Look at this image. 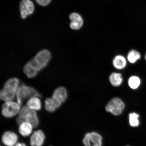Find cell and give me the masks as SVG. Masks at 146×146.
<instances>
[{"label": "cell", "mask_w": 146, "mask_h": 146, "mask_svg": "<svg viewBox=\"0 0 146 146\" xmlns=\"http://www.w3.org/2000/svg\"><path fill=\"white\" fill-rule=\"evenodd\" d=\"M51 58V53L48 50L43 49L39 51L25 64L23 69L24 73L29 78L35 77L48 65Z\"/></svg>", "instance_id": "obj_1"}, {"label": "cell", "mask_w": 146, "mask_h": 146, "mask_svg": "<svg viewBox=\"0 0 146 146\" xmlns=\"http://www.w3.org/2000/svg\"><path fill=\"white\" fill-rule=\"evenodd\" d=\"M19 85L17 78H12L7 80L0 91L1 99L4 102L14 100Z\"/></svg>", "instance_id": "obj_2"}, {"label": "cell", "mask_w": 146, "mask_h": 146, "mask_svg": "<svg viewBox=\"0 0 146 146\" xmlns=\"http://www.w3.org/2000/svg\"><path fill=\"white\" fill-rule=\"evenodd\" d=\"M16 121L18 125L24 121L28 122L34 128L38 126L39 122L36 111L29 109L26 106L21 107Z\"/></svg>", "instance_id": "obj_3"}, {"label": "cell", "mask_w": 146, "mask_h": 146, "mask_svg": "<svg viewBox=\"0 0 146 146\" xmlns=\"http://www.w3.org/2000/svg\"><path fill=\"white\" fill-rule=\"evenodd\" d=\"M33 96L40 98L41 95L33 88L27 86L24 84L20 85L18 87L16 94L17 102L21 106L23 102L25 100Z\"/></svg>", "instance_id": "obj_4"}, {"label": "cell", "mask_w": 146, "mask_h": 146, "mask_svg": "<svg viewBox=\"0 0 146 146\" xmlns=\"http://www.w3.org/2000/svg\"><path fill=\"white\" fill-rule=\"evenodd\" d=\"M21 106L14 100L4 102L2 106L1 113L7 118H11L18 115Z\"/></svg>", "instance_id": "obj_5"}, {"label": "cell", "mask_w": 146, "mask_h": 146, "mask_svg": "<svg viewBox=\"0 0 146 146\" xmlns=\"http://www.w3.org/2000/svg\"><path fill=\"white\" fill-rule=\"evenodd\" d=\"M125 105L120 98H115L110 101L106 107V110L115 115L121 114L125 108Z\"/></svg>", "instance_id": "obj_6"}, {"label": "cell", "mask_w": 146, "mask_h": 146, "mask_svg": "<svg viewBox=\"0 0 146 146\" xmlns=\"http://www.w3.org/2000/svg\"><path fill=\"white\" fill-rule=\"evenodd\" d=\"M67 96L66 89L63 86H60L55 89L51 98L59 108L66 100Z\"/></svg>", "instance_id": "obj_7"}, {"label": "cell", "mask_w": 146, "mask_h": 146, "mask_svg": "<svg viewBox=\"0 0 146 146\" xmlns=\"http://www.w3.org/2000/svg\"><path fill=\"white\" fill-rule=\"evenodd\" d=\"M102 137L96 132L87 133L83 140L85 146H102Z\"/></svg>", "instance_id": "obj_8"}, {"label": "cell", "mask_w": 146, "mask_h": 146, "mask_svg": "<svg viewBox=\"0 0 146 146\" xmlns=\"http://www.w3.org/2000/svg\"><path fill=\"white\" fill-rule=\"evenodd\" d=\"M20 10L21 17L25 19L27 16L33 13L34 6L30 0H22L20 4Z\"/></svg>", "instance_id": "obj_9"}, {"label": "cell", "mask_w": 146, "mask_h": 146, "mask_svg": "<svg viewBox=\"0 0 146 146\" xmlns=\"http://www.w3.org/2000/svg\"><path fill=\"white\" fill-rule=\"evenodd\" d=\"M18 137L17 135L11 131H7L3 135L1 141L6 146H14L18 143Z\"/></svg>", "instance_id": "obj_10"}, {"label": "cell", "mask_w": 146, "mask_h": 146, "mask_svg": "<svg viewBox=\"0 0 146 146\" xmlns=\"http://www.w3.org/2000/svg\"><path fill=\"white\" fill-rule=\"evenodd\" d=\"M45 139V135L43 131L39 129L35 131L30 137V145L31 146H42Z\"/></svg>", "instance_id": "obj_11"}, {"label": "cell", "mask_w": 146, "mask_h": 146, "mask_svg": "<svg viewBox=\"0 0 146 146\" xmlns=\"http://www.w3.org/2000/svg\"><path fill=\"white\" fill-rule=\"evenodd\" d=\"M39 97L33 96L27 100L26 106L29 109L37 111L40 110L42 108V104Z\"/></svg>", "instance_id": "obj_12"}, {"label": "cell", "mask_w": 146, "mask_h": 146, "mask_svg": "<svg viewBox=\"0 0 146 146\" xmlns=\"http://www.w3.org/2000/svg\"><path fill=\"white\" fill-rule=\"evenodd\" d=\"M69 18L72 21L70 24L71 28L76 30L82 27L83 25V20L79 14L74 13L70 15Z\"/></svg>", "instance_id": "obj_13"}, {"label": "cell", "mask_w": 146, "mask_h": 146, "mask_svg": "<svg viewBox=\"0 0 146 146\" xmlns=\"http://www.w3.org/2000/svg\"><path fill=\"white\" fill-rule=\"evenodd\" d=\"M18 127L19 134L24 137H27L31 135L33 127L28 122L24 121L20 124Z\"/></svg>", "instance_id": "obj_14"}, {"label": "cell", "mask_w": 146, "mask_h": 146, "mask_svg": "<svg viewBox=\"0 0 146 146\" xmlns=\"http://www.w3.org/2000/svg\"><path fill=\"white\" fill-rule=\"evenodd\" d=\"M113 65L116 69H122L125 68L127 61L125 57L121 55L117 56L113 61Z\"/></svg>", "instance_id": "obj_15"}, {"label": "cell", "mask_w": 146, "mask_h": 146, "mask_svg": "<svg viewBox=\"0 0 146 146\" xmlns=\"http://www.w3.org/2000/svg\"><path fill=\"white\" fill-rule=\"evenodd\" d=\"M110 81L113 86L118 87L121 85L123 81L122 75L119 73L114 72L110 75Z\"/></svg>", "instance_id": "obj_16"}, {"label": "cell", "mask_w": 146, "mask_h": 146, "mask_svg": "<svg viewBox=\"0 0 146 146\" xmlns=\"http://www.w3.org/2000/svg\"><path fill=\"white\" fill-rule=\"evenodd\" d=\"M45 108L47 112H54L58 108L52 98H47L44 101Z\"/></svg>", "instance_id": "obj_17"}, {"label": "cell", "mask_w": 146, "mask_h": 146, "mask_svg": "<svg viewBox=\"0 0 146 146\" xmlns=\"http://www.w3.org/2000/svg\"><path fill=\"white\" fill-rule=\"evenodd\" d=\"M141 55L139 52L136 50H132L129 51L127 55V60L131 63H135L140 59Z\"/></svg>", "instance_id": "obj_18"}, {"label": "cell", "mask_w": 146, "mask_h": 146, "mask_svg": "<svg viewBox=\"0 0 146 146\" xmlns=\"http://www.w3.org/2000/svg\"><path fill=\"white\" fill-rule=\"evenodd\" d=\"M141 84V80L138 76H131L128 80V84L129 87L133 89H135L139 86Z\"/></svg>", "instance_id": "obj_19"}, {"label": "cell", "mask_w": 146, "mask_h": 146, "mask_svg": "<svg viewBox=\"0 0 146 146\" xmlns=\"http://www.w3.org/2000/svg\"><path fill=\"white\" fill-rule=\"evenodd\" d=\"M139 115L135 113H132L129 114V123L131 126L132 127H137L139 124L138 118Z\"/></svg>", "instance_id": "obj_20"}, {"label": "cell", "mask_w": 146, "mask_h": 146, "mask_svg": "<svg viewBox=\"0 0 146 146\" xmlns=\"http://www.w3.org/2000/svg\"><path fill=\"white\" fill-rule=\"evenodd\" d=\"M51 0H36L39 5L42 6H46L50 3Z\"/></svg>", "instance_id": "obj_21"}, {"label": "cell", "mask_w": 146, "mask_h": 146, "mask_svg": "<svg viewBox=\"0 0 146 146\" xmlns=\"http://www.w3.org/2000/svg\"><path fill=\"white\" fill-rule=\"evenodd\" d=\"M14 146H27L25 143H18L16 144V145Z\"/></svg>", "instance_id": "obj_22"}, {"label": "cell", "mask_w": 146, "mask_h": 146, "mask_svg": "<svg viewBox=\"0 0 146 146\" xmlns=\"http://www.w3.org/2000/svg\"><path fill=\"white\" fill-rule=\"evenodd\" d=\"M145 59L146 60V55H145Z\"/></svg>", "instance_id": "obj_23"}, {"label": "cell", "mask_w": 146, "mask_h": 146, "mask_svg": "<svg viewBox=\"0 0 146 146\" xmlns=\"http://www.w3.org/2000/svg\"></svg>", "instance_id": "obj_24"}]
</instances>
